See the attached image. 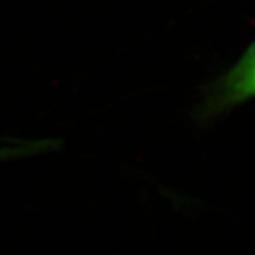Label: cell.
I'll return each mask as SVG.
<instances>
[{
  "mask_svg": "<svg viewBox=\"0 0 255 255\" xmlns=\"http://www.w3.org/2000/svg\"><path fill=\"white\" fill-rule=\"evenodd\" d=\"M252 99H255V40L226 73L201 88L191 119L199 128L208 127Z\"/></svg>",
  "mask_w": 255,
  "mask_h": 255,
  "instance_id": "obj_1",
  "label": "cell"
},
{
  "mask_svg": "<svg viewBox=\"0 0 255 255\" xmlns=\"http://www.w3.org/2000/svg\"><path fill=\"white\" fill-rule=\"evenodd\" d=\"M61 145L58 138H0V163L53 153Z\"/></svg>",
  "mask_w": 255,
  "mask_h": 255,
  "instance_id": "obj_2",
  "label": "cell"
}]
</instances>
